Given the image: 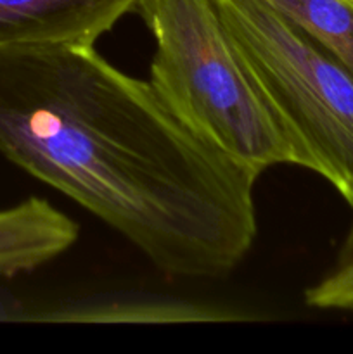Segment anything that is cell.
Listing matches in <instances>:
<instances>
[{
  "label": "cell",
  "instance_id": "3",
  "mask_svg": "<svg viewBox=\"0 0 353 354\" xmlns=\"http://www.w3.org/2000/svg\"><path fill=\"white\" fill-rule=\"evenodd\" d=\"M260 88L303 156L353 207V75L262 0H217Z\"/></svg>",
  "mask_w": 353,
  "mask_h": 354
},
{
  "label": "cell",
  "instance_id": "1",
  "mask_svg": "<svg viewBox=\"0 0 353 354\" xmlns=\"http://www.w3.org/2000/svg\"><path fill=\"white\" fill-rule=\"evenodd\" d=\"M0 154L163 273L218 279L258 234L251 169L197 137L93 44L0 47Z\"/></svg>",
  "mask_w": 353,
  "mask_h": 354
},
{
  "label": "cell",
  "instance_id": "4",
  "mask_svg": "<svg viewBox=\"0 0 353 354\" xmlns=\"http://www.w3.org/2000/svg\"><path fill=\"white\" fill-rule=\"evenodd\" d=\"M141 0H0V47L93 44Z\"/></svg>",
  "mask_w": 353,
  "mask_h": 354
},
{
  "label": "cell",
  "instance_id": "6",
  "mask_svg": "<svg viewBox=\"0 0 353 354\" xmlns=\"http://www.w3.org/2000/svg\"><path fill=\"white\" fill-rule=\"evenodd\" d=\"M353 75L352 0H262Z\"/></svg>",
  "mask_w": 353,
  "mask_h": 354
},
{
  "label": "cell",
  "instance_id": "5",
  "mask_svg": "<svg viewBox=\"0 0 353 354\" xmlns=\"http://www.w3.org/2000/svg\"><path fill=\"white\" fill-rule=\"evenodd\" d=\"M76 221L40 197L0 209V275L33 272L78 241Z\"/></svg>",
  "mask_w": 353,
  "mask_h": 354
},
{
  "label": "cell",
  "instance_id": "8",
  "mask_svg": "<svg viewBox=\"0 0 353 354\" xmlns=\"http://www.w3.org/2000/svg\"><path fill=\"white\" fill-rule=\"evenodd\" d=\"M352 2H353V0H352Z\"/></svg>",
  "mask_w": 353,
  "mask_h": 354
},
{
  "label": "cell",
  "instance_id": "7",
  "mask_svg": "<svg viewBox=\"0 0 353 354\" xmlns=\"http://www.w3.org/2000/svg\"><path fill=\"white\" fill-rule=\"evenodd\" d=\"M305 303L318 310H353V225L331 272L305 292Z\"/></svg>",
  "mask_w": 353,
  "mask_h": 354
},
{
  "label": "cell",
  "instance_id": "2",
  "mask_svg": "<svg viewBox=\"0 0 353 354\" xmlns=\"http://www.w3.org/2000/svg\"><path fill=\"white\" fill-rule=\"evenodd\" d=\"M135 12L156 44L149 83L187 128L258 176L277 165L303 168L217 0H141Z\"/></svg>",
  "mask_w": 353,
  "mask_h": 354
}]
</instances>
